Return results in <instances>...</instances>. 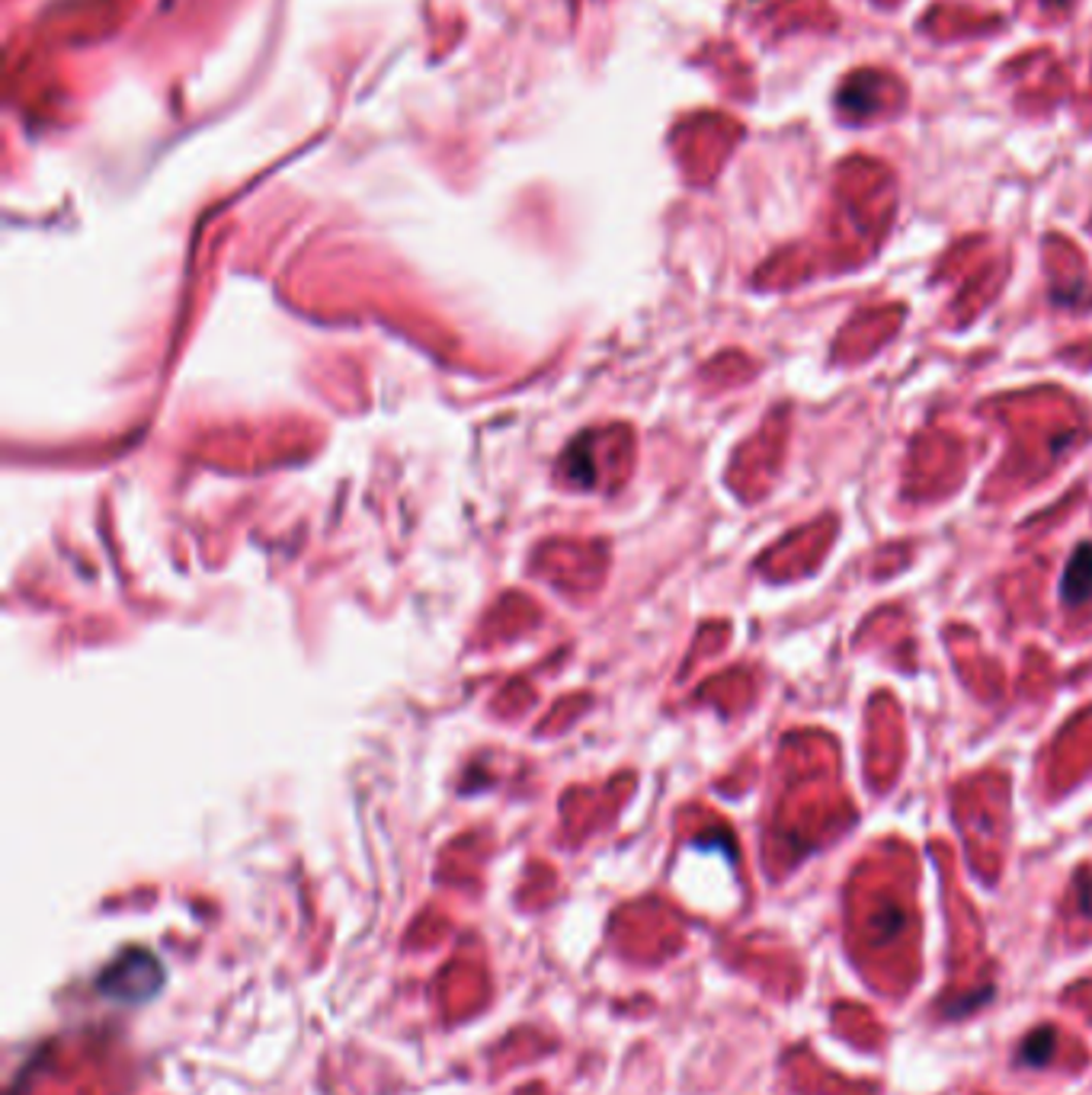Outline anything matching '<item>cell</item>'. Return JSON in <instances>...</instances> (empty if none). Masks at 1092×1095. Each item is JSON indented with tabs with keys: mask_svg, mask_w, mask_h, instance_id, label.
<instances>
[{
	"mask_svg": "<svg viewBox=\"0 0 1092 1095\" xmlns=\"http://www.w3.org/2000/svg\"><path fill=\"white\" fill-rule=\"evenodd\" d=\"M1051 1042H1054V1031H1051V1028L1034 1031L1028 1042H1025L1022 1060H1025V1063H1045L1048 1054H1051Z\"/></svg>",
	"mask_w": 1092,
	"mask_h": 1095,
	"instance_id": "cell-1",
	"label": "cell"
}]
</instances>
